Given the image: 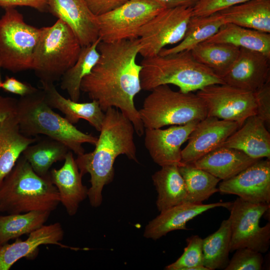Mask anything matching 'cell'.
<instances>
[{
	"mask_svg": "<svg viewBox=\"0 0 270 270\" xmlns=\"http://www.w3.org/2000/svg\"><path fill=\"white\" fill-rule=\"evenodd\" d=\"M100 39L82 47L75 64L62 76L60 88L66 90L72 100L78 102L80 95V84L82 79L91 72L97 63L100 53L97 46Z\"/></svg>",
	"mask_w": 270,
	"mask_h": 270,
	"instance_id": "cell-31",
	"label": "cell"
},
{
	"mask_svg": "<svg viewBox=\"0 0 270 270\" xmlns=\"http://www.w3.org/2000/svg\"><path fill=\"white\" fill-rule=\"evenodd\" d=\"M196 94L206 105L207 116L236 122L240 127L248 118L256 114L253 92L224 84L206 86Z\"/></svg>",
	"mask_w": 270,
	"mask_h": 270,
	"instance_id": "cell-12",
	"label": "cell"
},
{
	"mask_svg": "<svg viewBox=\"0 0 270 270\" xmlns=\"http://www.w3.org/2000/svg\"><path fill=\"white\" fill-rule=\"evenodd\" d=\"M45 100L52 108L59 110L72 124L80 120H86L98 132H100L105 114L98 102L92 100L89 102H79L63 96L56 90L54 84H42Z\"/></svg>",
	"mask_w": 270,
	"mask_h": 270,
	"instance_id": "cell-22",
	"label": "cell"
},
{
	"mask_svg": "<svg viewBox=\"0 0 270 270\" xmlns=\"http://www.w3.org/2000/svg\"><path fill=\"white\" fill-rule=\"evenodd\" d=\"M258 160L237 149L220 146L192 164L224 180L236 175Z\"/></svg>",
	"mask_w": 270,
	"mask_h": 270,
	"instance_id": "cell-23",
	"label": "cell"
},
{
	"mask_svg": "<svg viewBox=\"0 0 270 270\" xmlns=\"http://www.w3.org/2000/svg\"><path fill=\"white\" fill-rule=\"evenodd\" d=\"M232 202H218L209 204L182 203L160 212L145 227L144 237L157 240L175 230H186V224L203 212L216 208H230Z\"/></svg>",
	"mask_w": 270,
	"mask_h": 270,
	"instance_id": "cell-19",
	"label": "cell"
},
{
	"mask_svg": "<svg viewBox=\"0 0 270 270\" xmlns=\"http://www.w3.org/2000/svg\"><path fill=\"white\" fill-rule=\"evenodd\" d=\"M90 12L98 16L111 11L128 0H84Z\"/></svg>",
	"mask_w": 270,
	"mask_h": 270,
	"instance_id": "cell-40",
	"label": "cell"
},
{
	"mask_svg": "<svg viewBox=\"0 0 270 270\" xmlns=\"http://www.w3.org/2000/svg\"><path fill=\"white\" fill-rule=\"evenodd\" d=\"M18 99L0 96V122L16 114Z\"/></svg>",
	"mask_w": 270,
	"mask_h": 270,
	"instance_id": "cell-42",
	"label": "cell"
},
{
	"mask_svg": "<svg viewBox=\"0 0 270 270\" xmlns=\"http://www.w3.org/2000/svg\"><path fill=\"white\" fill-rule=\"evenodd\" d=\"M206 42L226 43L270 56V34L226 23Z\"/></svg>",
	"mask_w": 270,
	"mask_h": 270,
	"instance_id": "cell-27",
	"label": "cell"
},
{
	"mask_svg": "<svg viewBox=\"0 0 270 270\" xmlns=\"http://www.w3.org/2000/svg\"><path fill=\"white\" fill-rule=\"evenodd\" d=\"M192 16V8H166L140 30L139 54L143 58L156 56L167 45L180 42Z\"/></svg>",
	"mask_w": 270,
	"mask_h": 270,
	"instance_id": "cell-11",
	"label": "cell"
},
{
	"mask_svg": "<svg viewBox=\"0 0 270 270\" xmlns=\"http://www.w3.org/2000/svg\"><path fill=\"white\" fill-rule=\"evenodd\" d=\"M219 192L252 203L270 204V160L262 158L218 184Z\"/></svg>",
	"mask_w": 270,
	"mask_h": 270,
	"instance_id": "cell-13",
	"label": "cell"
},
{
	"mask_svg": "<svg viewBox=\"0 0 270 270\" xmlns=\"http://www.w3.org/2000/svg\"><path fill=\"white\" fill-rule=\"evenodd\" d=\"M248 0H199L192 7L193 16H207Z\"/></svg>",
	"mask_w": 270,
	"mask_h": 270,
	"instance_id": "cell-37",
	"label": "cell"
},
{
	"mask_svg": "<svg viewBox=\"0 0 270 270\" xmlns=\"http://www.w3.org/2000/svg\"><path fill=\"white\" fill-rule=\"evenodd\" d=\"M166 8H173L180 6L194 7L199 0H158Z\"/></svg>",
	"mask_w": 270,
	"mask_h": 270,
	"instance_id": "cell-43",
	"label": "cell"
},
{
	"mask_svg": "<svg viewBox=\"0 0 270 270\" xmlns=\"http://www.w3.org/2000/svg\"><path fill=\"white\" fill-rule=\"evenodd\" d=\"M224 270H260L264 258L261 252L244 248L236 250Z\"/></svg>",
	"mask_w": 270,
	"mask_h": 270,
	"instance_id": "cell-36",
	"label": "cell"
},
{
	"mask_svg": "<svg viewBox=\"0 0 270 270\" xmlns=\"http://www.w3.org/2000/svg\"><path fill=\"white\" fill-rule=\"evenodd\" d=\"M256 104V115L270 128V79L254 92Z\"/></svg>",
	"mask_w": 270,
	"mask_h": 270,
	"instance_id": "cell-38",
	"label": "cell"
},
{
	"mask_svg": "<svg viewBox=\"0 0 270 270\" xmlns=\"http://www.w3.org/2000/svg\"><path fill=\"white\" fill-rule=\"evenodd\" d=\"M16 116L20 132L25 136L45 135L63 143L77 156L84 153V144L95 145L98 140L97 137L78 130L54 112L46 103L42 89L20 96Z\"/></svg>",
	"mask_w": 270,
	"mask_h": 270,
	"instance_id": "cell-5",
	"label": "cell"
},
{
	"mask_svg": "<svg viewBox=\"0 0 270 270\" xmlns=\"http://www.w3.org/2000/svg\"><path fill=\"white\" fill-rule=\"evenodd\" d=\"M226 24L223 16L219 12L207 16H192L188 22L182 40L174 46L162 48L158 54L166 55L190 50L200 43L212 36Z\"/></svg>",
	"mask_w": 270,
	"mask_h": 270,
	"instance_id": "cell-28",
	"label": "cell"
},
{
	"mask_svg": "<svg viewBox=\"0 0 270 270\" xmlns=\"http://www.w3.org/2000/svg\"><path fill=\"white\" fill-rule=\"evenodd\" d=\"M1 66L0 65V86H1V84H2V78H1V75H0V68H1Z\"/></svg>",
	"mask_w": 270,
	"mask_h": 270,
	"instance_id": "cell-44",
	"label": "cell"
},
{
	"mask_svg": "<svg viewBox=\"0 0 270 270\" xmlns=\"http://www.w3.org/2000/svg\"><path fill=\"white\" fill-rule=\"evenodd\" d=\"M152 178L158 192L156 205L160 212L185 202L186 190L178 166H161Z\"/></svg>",
	"mask_w": 270,
	"mask_h": 270,
	"instance_id": "cell-26",
	"label": "cell"
},
{
	"mask_svg": "<svg viewBox=\"0 0 270 270\" xmlns=\"http://www.w3.org/2000/svg\"><path fill=\"white\" fill-rule=\"evenodd\" d=\"M178 170L186 190L185 203L202 204L214 194L219 192L216 186L220 179L208 172L192 164H184L178 166Z\"/></svg>",
	"mask_w": 270,
	"mask_h": 270,
	"instance_id": "cell-32",
	"label": "cell"
},
{
	"mask_svg": "<svg viewBox=\"0 0 270 270\" xmlns=\"http://www.w3.org/2000/svg\"><path fill=\"white\" fill-rule=\"evenodd\" d=\"M104 114L94 150L78 155L75 159L82 176L87 173L90 174L91 186L88 198L94 208L100 206L103 188L113 180L116 158L124 154L138 163L132 122L114 108H108Z\"/></svg>",
	"mask_w": 270,
	"mask_h": 270,
	"instance_id": "cell-2",
	"label": "cell"
},
{
	"mask_svg": "<svg viewBox=\"0 0 270 270\" xmlns=\"http://www.w3.org/2000/svg\"><path fill=\"white\" fill-rule=\"evenodd\" d=\"M64 160L60 168L50 171V176L58 190L60 202L68 214L73 216L76 214L80 204L88 197V188L82 182V175L72 151H68Z\"/></svg>",
	"mask_w": 270,
	"mask_h": 270,
	"instance_id": "cell-20",
	"label": "cell"
},
{
	"mask_svg": "<svg viewBox=\"0 0 270 270\" xmlns=\"http://www.w3.org/2000/svg\"><path fill=\"white\" fill-rule=\"evenodd\" d=\"M220 146L237 149L254 159L270 160V134L256 115L248 118Z\"/></svg>",
	"mask_w": 270,
	"mask_h": 270,
	"instance_id": "cell-21",
	"label": "cell"
},
{
	"mask_svg": "<svg viewBox=\"0 0 270 270\" xmlns=\"http://www.w3.org/2000/svg\"><path fill=\"white\" fill-rule=\"evenodd\" d=\"M270 56L240 48L239 54L222 77L226 84L254 92L270 79Z\"/></svg>",
	"mask_w": 270,
	"mask_h": 270,
	"instance_id": "cell-16",
	"label": "cell"
},
{
	"mask_svg": "<svg viewBox=\"0 0 270 270\" xmlns=\"http://www.w3.org/2000/svg\"><path fill=\"white\" fill-rule=\"evenodd\" d=\"M0 18V65L16 73L32 70L33 54L41 28L26 24L15 8H4Z\"/></svg>",
	"mask_w": 270,
	"mask_h": 270,
	"instance_id": "cell-8",
	"label": "cell"
},
{
	"mask_svg": "<svg viewBox=\"0 0 270 270\" xmlns=\"http://www.w3.org/2000/svg\"><path fill=\"white\" fill-rule=\"evenodd\" d=\"M40 28L32 70L41 84H54L75 64L82 46L72 28L60 19Z\"/></svg>",
	"mask_w": 270,
	"mask_h": 270,
	"instance_id": "cell-6",
	"label": "cell"
},
{
	"mask_svg": "<svg viewBox=\"0 0 270 270\" xmlns=\"http://www.w3.org/2000/svg\"><path fill=\"white\" fill-rule=\"evenodd\" d=\"M50 212L36 210L0 216V246L40 228L47 221Z\"/></svg>",
	"mask_w": 270,
	"mask_h": 270,
	"instance_id": "cell-34",
	"label": "cell"
},
{
	"mask_svg": "<svg viewBox=\"0 0 270 270\" xmlns=\"http://www.w3.org/2000/svg\"><path fill=\"white\" fill-rule=\"evenodd\" d=\"M218 12L226 24L270 34V0H248Z\"/></svg>",
	"mask_w": 270,
	"mask_h": 270,
	"instance_id": "cell-25",
	"label": "cell"
},
{
	"mask_svg": "<svg viewBox=\"0 0 270 270\" xmlns=\"http://www.w3.org/2000/svg\"><path fill=\"white\" fill-rule=\"evenodd\" d=\"M64 231L59 222L44 225L32 232L27 239L22 240L18 238L10 244L8 242L0 246V270H8L18 260L23 258H30L42 244H54L62 248L74 250L78 248L70 247L61 243Z\"/></svg>",
	"mask_w": 270,
	"mask_h": 270,
	"instance_id": "cell-17",
	"label": "cell"
},
{
	"mask_svg": "<svg viewBox=\"0 0 270 270\" xmlns=\"http://www.w3.org/2000/svg\"><path fill=\"white\" fill-rule=\"evenodd\" d=\"M48 12L72 28L82 46L98 38L96 16L84 0H48Z\"/></svg>",
	"mask_w": 270,
	"mask_h": 270,
	"instance_id": "cell-18",
	"label": "cell"
},
{
	"mask_svg": "<svg viewBox=\"0 0 270 270\" xmlns=\"http://www.w3.org/2000/svg\"><path fill=\"white\" fill-rule=\"evenodd\" d=\"M140 48L138 38L110 42L100 40L97 46L99 59L82 79L80 90L96 101L104 112L110 108H118L141 136L144 128L134 102L142 90V66L136 62Z\"/></svg>",
	"mask_w": 270,
	"mask_h": 270,
	"instance_id": "cell-1",
	"label": "cell"
},
{
	"mask_svg": "<svg viewBox=\"0 0 270 270\" xmlns=\"http://www.w3.org/2000/svg\"><path fill=\"white\" fill-rule=\"evenodd\" d=\"M150 91L138 110L144 128L183 125L207 116L206 105L196 94L174 91L168 84Z\"/></svg>",
	"mask_w": 270,
	"mask_h": 270,
	"instance_id": "cell-7",
	"label": "cell"
},
{
	"mask_svg": "<svg viewBox=\"0 0 270 270\" xmlns=\"http://www.w3.org/2000/svg\"><path fill=\"white\" fill-rule=\"evenodd\" d=\"M270 204L252 203L238 197L230 208L231 240L230 252L247 248L266 252L270 245V224L260 226L262 216Z\"/></svg>",
	"mask_w": 270,
	"mask_h": 270,
	"instance_id": "cell-10",
	"label": "cell"
},
{
	"mask_svg": "<svg viewBox=\"0 0 270 270\" xmlns=\"http://www.w3.org/2000/svg\"><path fill=\"white\" fill-rule=\"evenodd\" d=\"M140 65V84L144 90L172 84L181 92H190L208 85L225 84L220 76L196 60L190 50L144 58Z\"/></svg>",
	"mask_w": 270,
	"mask_h": 270,
	"instance_id": "cell-4",
	"label": "cell"
},
{
	"mask_svg": "<svg viewBox=\"0 0 270 270\" xmlns=\"http://www.w3.org/2000/svg\"><path fill=\"white\" fill-rule=\"evenodd\" d=\"M60 203L50 174L40 176L21 155L0 186V212L17 214L32 211L52 212Z\"/></svg>",
	"mask_w": 270,
	"mask_h": 270,
	"instance_id": "cell-3",
	"label": "cell"
},
{
	"mask_svg": "<svg viewBox=\"0 0 270 270\" xmlns=\"http://www.w3.org/2000/svg\"><path fill=\"white\" fill-rule=\"evenodd\" d=\"M69 150L63 143L46 136L30 144L22 155L36 174L46 177L49 175L52 166L64 160Z\"/></svg>",
	"mask_w": 270,
	"mask_h": 270,
	"instance_id": "cell-29",
	"label": "cell"
},
{
	"mask_svg": "<svg viewBox=\"0 0 270 270\" xmlns=\"http://www.w3.org/2000/svg\"><path fill=\"white\" fill-rule=\"evenodd\" d=\"M0 88L4 91L24 96L32 94L38 90L30 84L22 82L14 77L6 76L2 82Z\"/></svg>",
	"mask_w": 270,
	"mask_h": 270,
	"instance_id": "cell-39",
	"label": "cell"
},
{
	"mask_svg": "<svg viewBox=\"0 0 270 270\" xmlns=\"http://www.w3.org/2000/svg\"><path fill=\"white\" fill-rule=\"evenodd\" d=\"M240 127L236 122L206 116L190 133L188 144L182 150V163L193 164L220 146Z\"/></svg>",
	"mask_w": 270,
	"mask_h": 270,
	"instance_id": "cell-15",
	"label": "cell"
},
{
	"mask_svg": "<svg viewBox=\"0 0 270 270\" xmlns=\"http://www.w3.org/2000/svg\"><path fill=\"white\" fill-rule=\"evenodd\" d=\"M37 140L22 134L16 114L0 122V186L24 150Z\"/></svg>",
	"mask_w": 270,
	"mask_h": 270,
	"instance_id": "cell-24",
	"label": "cell"
},
{
	"mask_svg": "<svg viewBox=\"0 0 270 270\" xmlns=\"http://www.w3.org/2000/svg\"><path fill=\"white\" fill-rule=\"evenodd\" d=\"M16 6H28L40 12H48V0H0V7Z\"/></svg>",
	"mask_w": 270,
	"mask_h": 270,
	"instance_id": "cell-41",
	"label": "cell"
},
{
	"mask_svg": "<svg viewBox=\"0 0 270 270\" xmlns=\"http://www.w3.org/2000/svg\"><path fill=\"white\" fill-rule=\"evenodd\" d=\"M240 51V48L232 44L206 41L190 50L196 60L222 78L235 62Z\"/></svg>",
	"mask_w": 270,
	"mask_h": 270,
	"instance_id": "cell-30",
	"label": "cell"
},
{
	"mask_svg": "<svg viewBox=\"0 0 270 270\" xmlns=\"http://www.w3.org/2000/svg\"><path fill=\"white\" fill-rule=\"evenodd\" d=\"M166 8L158 0H128L120 6L96 16L98 37L104 42L138 38L140 28Z\"/></svg>",
	"mask_w": 270,
	"mask_h": 270,
	"instance_id": "cell-9",
	"label": "cell"
},
{
	"mask_svg": "<svg viewBox=\"0 0 270 270\" xmlns=\"http://www.w3.org/2000/svg\"><path fill=\"white\" fill-rule=\"evenodd\" d=\"M199 122L166 128H144V145L153 161L160 166L182 163V145Z\"/></svg>",
	"mask_w": 270,
	"mask_h": 270,
	"instance_id": "cell-14",
	"label": "cell"
},
{
	"mask_svg": "<svg viewBox=\"0 0 270 270\" xmlns=\"http://www.w3.org/2000/svg\"><path fill=\"white\" fill-rule=\"evenodd\" d=\"M187 246L182 256L165 268L167 270H209L204 265L202 239L198 235L186 239Z\"/></svg>",
	"mask_w": 270,
	"mask_h": 270,
	"instance_id": "cell-35",
	"label": "cell"
},
{
	"mask_svg": "<svg viewBox=\"0 0 270 270\" xmlns=\"http://www.w3.org/2000/svg\"><path fill=\"white\" fill-rule=\"evenodd\" d=\"M231 230L229 219L219 228L202 239L204 265L209 270H224L229 262Z\"/></svg>",
	"mask_w": 270,
	"mask_h": 270,
	"instance_id": "cell-33",
	"label": "cell"
}]
</instances>
